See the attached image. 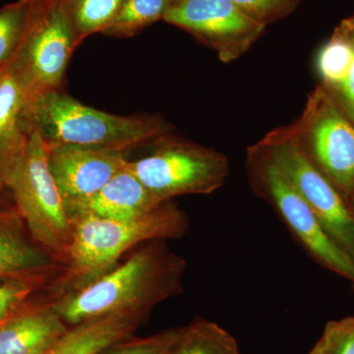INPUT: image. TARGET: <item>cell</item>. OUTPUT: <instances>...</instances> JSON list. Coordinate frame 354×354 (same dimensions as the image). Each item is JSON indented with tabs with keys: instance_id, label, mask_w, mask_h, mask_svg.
<instances>
[{
	"instance_id": "obj_6",
	"label": "cell",
	"mask_w": 354,
	"mask_h": 354,
	"mask_svg": "<svg viewBox=\"0 0 354 354\" xmlns=\"http://www.w3.org/2000/svg\"><path fill=\"white\" fill-rule=\"evenodd\" d=\"M127 169L158 201L220 189L230 174L227 158L213 149L167 135L146 157L129 160Z\"/></svg>"
},
{
	"instance_id": "obj_27",
	"label": "cell",
	"mask_w": 354,
	"mask_h": 354,
	"mask_svg": "<svg viewBox=\"0 0 354 354\" xmlns=\"http://www.w3.org/2000/svg\"><path fill=\"white\" fill-rule=\"evenodd\" d=\"M346 204H348L349 209H351V214L354 216V189L348 197L346 198Z\"/></svg>"
},
{
	"instance_id": "obj_23",
	"label": "cell",
	"mask_w": 354,
	"mask_h": 354,
	"mask_svg": "<svg viewBox=\"0 0 354 354\" xmlns=\"http://www.w3.org/2000/svg\"><path fill=\"white\" fill-rule=\"evenodd\" d=\"M249 16L266 26L283 19L302 0H232Z\"/></svg>"
},
{
	"instance_id": "obj_28",
	"label": "cell",
	"mask_w": 354,
	"mask_h": 354,
	"mask_svg": "<svg viewBox=\"0 0 354 354\" xmlns=\"http://www.w3.org/2000/svg\"><path fill=\"white\" fill-rule=\"evenodd\" d=\"M3 189H6V188L4 187L3 184H2L1 181H0V194H1V192L3 191Z\"/></svg>"
},
{
	"instance_id": "obj_3",
	"label": "cell",
	"mask_w": 354,
	"mask_h": 354,
	"mask_svg": "<svg viewBox=\"0 0 354 354\" xmlns=\"http://www.w3.org/2000/svg\"><path fill=\"white\" fill-rule=\"evenodd\" d=\"M26 129L37 130L46 144L127 153L169 135L162 118L115 115L97 111L62 92L50 91L25 106Z\"/></svg>"
},
{
	"instance_id": "obj_1",
	"label": "cell",
	"mask_w": 354,
	"mask_h": 354,
	"mask_svg": "<svg viewBox=\"0 0 354 354\" xmlns=\"http://www.w3.org/2000/svg\"><path fill=\"white\" fill-rule=\"evenodd\" d=\"M165 241L146 242L123 264L62 295L53 309L72 325L120 312L149 316L156 305L183 292L185 261Z\"/></svg>"
},
{
	"instance_id": "obj_26",
	"label": "cell",
	"mask_w": 354,
	"mask_h": 354,
	"mask_svg": "<svg viewBox=\"0 0 354 354\" xmlns=\"http://www.w3.org/2000/svg\"><path fill=\"white\" fill-rule=\"evenodd\" d=\"M30 290L23 285H0V322L12 314Z\"/></svg>"
},
{
	"instance_id": "obj_4",
	"label": "cell",
	"mask_w": 354,
	"mask_h": 354,
	"mask_svg": "<svg viewBox=\"0 0 354 354\" xmlns=\"http://www.w3.org/2000/svg\"><path fill=\"white\" fill-rule=\"evenodd\" d=\"M24 147L0 171L34 239L53 257L66 259L72 225L48 165V145L29 129Z\"/></svg>"
},
{
	"instance_id": "obj_16",
	"label": "cell",
	"mask_w": 354,
	"mask_h": 354,
	"mask_svg": "<svg viewBox=\"0 0 354 354\" xmlns=\"http://www.w3.org/2000/svg\"><path fill=\"white\" fill-rule=\"evenodd\" d=\"M165 354H241L234 337L218 324L194 321L174 330Z\"/></svg>"
},
{
	"instance_id": "obj_7",
	"label": "cell",
	"mask_w": 354,
	"mask_h": 354,
	"mask_svg": "<svg viewBox=\"0 0 354 354\" xmlns=\"http://www.w3.org/2000/svg\"><path fill=\"white\" fill-rule=\"evenodd\" d=\"M78 48L68 20L53 0H32L29 26L17 55L7 68L24 94L26 106L59 90Z\"/></svg>"
},
{
	"instance_id": "obj_9",
	"label": "cell",
	"mask_w": 354,
	"mask_h": 354,
	"mask_svg": "<svg viewBox=\"0 0 354 354\" xmlns=\"http://www.w3.org/2000/svg\"><path fill=\"white\" fill-rule=\"evenodd\" d=\"M293 128L313 164L344 199L354 189V122L334 95L318 86Z\"/></svg>"
},
{
	"instance_id": "obj_8",
	"label": "cell",
	"mask_w": 354,
	"mask_h": 354,
	"mask_svg": "<svg viewBox=\"0 0 354 354\" xmlns=\"http://www.w3.org/2000/svg\"><path fill=\"white\" fill-rule=\"evenodd\" d=\"M257 145L304 197L330 239L354 260V216L342 193L310 160L292 125L269 133Z\"/></svg>"
},
{
	"instance_id": "obj_13",
	"label": "cell",
	"mask_w": 354,
	"mask_h": 354,
	"mask_svg": "<svg viewBox=\"0 0 354 354\" xmlns=\"http://www.w3.org/2000/svg\"><path fill=\"white\" fill-rule=\"evenodd\" d=\"M147 317L120 312L83 321L67 330L41 354H101L113 344L130 339Z\"/></svg>"
},
{
	"instance_id": "obj_11",
	"label": "cell",
	"mask_w": 354,
	"mask_h": 354,
	"mask_svg": "<svg viewBox=\"0 0 354 354\" xmlns=\"http://www.w3.org/2000/svg\"><path fill=\"white\" fill-rule=\"evenodd\" d=\"M48 165L65 206L92 196L127 169V153L46 144Z\"/></svg>"
},
{
	"instance_id": "obj_2",
	"label": "cell",
	"mask_w": 354,
	"mask_h": 354,
	"mask_svg": "<svg viewBox=\"0 0 354 354\" xmlns=\"http://www.w3.org/2000/svg\"><path fill=\"white\" fill-rule=\"evenodd\" d=\"M70 221L71 239L65 259L68 269L57 285L60 297L80 290L108 272L133 247L179 239L189 228L187 216L171 201L129 220L85 216Z\"/></svg>"
},
{
	"instance_id": "obj_15",
	"label": "cell",
	"mask_w": 354,
	"mask_h": 354,
	"mask_svg": "<svg viewBox=\"0 0 354 354\" xmlns=\"http://www.w3.org/2000/svg\"><path fill=\"white\" fill-rule=\"evenodd\" d=\"M26 101L12 73H0V171L22 150L28 134L25 127Z\"/></svg>"
},
{
	"instance_id": "obj_25",
	"label": "cell",
	"mask_w": 354,
	"mask_h": 354,
	"mask_svg": "<svg viewBox=\"0 0 354 354\" xmlns=\"http://www.w3.org/2000/svg\"><path fill=\"white\" fill-rule=\"evenodd\" d=\"M342 22L346 26L351 41H353V59L344 85L342 86L337 94L333 95L344 109V113L348 114V118L354 122V15L342 20Z\"/></svg>"
},
{
	"instance_id": "obj_18",
	"label": "cell",
	"mask_w": 354,
	"mask_h": 354,
	"mask_svg": "<svg viewBox=\"0 0 354 354\" xmlns=\"http://www.w3.org/2000/svg\"><path fill=\"white\" fill-rule=\"evenodd\" d=\"M68 20L77 46L113 19L121 0H55Z\"/></svg>"
},
{
	"instance_id": "obj_17",
	"label": "cell",
	"mask_w": 354,
	"mask_h": 354,
	"mask_svg": "<svg viewBox=\"0 0 354 354\" xmlns=\"http://www.w3.org/2000/svg\"><path fill=\"white\" fill-rule=\"evenodd\" d=\"M55 257L15 230L0 225V276L39 274L55 267Z\"/></svg>"
},
{
	"instance_id": "obj_24",
	"label": "cell",
	"mask_w": 354,
	"mask_h": 354,
	"mask_svg": "<svg viewBox=\"0 0 354 354\" xmlns=\"http://www.w3.org/2000/svg\"><path fill=\"white\" fill-rule=\"evenodd\" d=\"M174 334V330H171L145 339L130 337L113 344L101 354H165Z\"/></svg>"
},
{
	"instance_id": "obj_5",
	"label": "cell",
	"mask_w": 354,
	"mask_h": 354,
	"mask_svg": "<svg viewBox=\"0 0 354 354\" xmlns=\"http://www.w3.org/2000/svg\"><path fill=\"white\" fill-rule=\"evenodd\" d=\"M247 169L253 189L274 207L305 251L354 285L353 258L330 239L304 197L259 145L249 150Z\"/></svg>"
},
{
	"instance_id": "obj_19",
	"label": "cell",
	"mask_w": 354,
	"mask_h": 354,
	"mask_svg": "<svg viewBox=\"0 0 354 354\" xmlns=\"http://www.w3.org/2000/svg\"><path fill=\"white\" fill-rule=\"evenodd\" d=\"M353 59V46L344 23L335 28L329 41L324 44L317 57V69L323 87L332 95L344 85Z\"/></svg>"
},
{
	"instance_id": "obj_29",
	"label": "cell",
	"mask_w": 354,
	"mask_h": 354,
	"mask_svg": "<svg viewBox=\"0 0 354 354\" xmlns=\"http://www.w3.org/2000/svg\"><path fill=\"white\" fill-rule=\"evenodd\" d=\"M53 1H55V0H53Z\"/></svg>"
},
{
	"instance_id": "obj_21",
	"label": "cell",
	"mask_w": 354,
	"mask_h": 354,
	"mask_svg": "<svg viewBox=\"0 0 354 354\" xmlns=\"http://www.w3.org/2000/svg\"><path fill=\"white\" fill-rule=\"evenodd\" d=\"M32 0H18L0 8V73L12 64L27 32Z\"/></svg>"
},
{
	"instance_id": "obj_12",
	"label": "cell",
	"mask_w": 354,
	"mask_h": 354,
	"mask_svg": "<svg viewBox=\"0 0 354 354\" xmlns=\"http://www.w3.org/2000/svg\"><path fill=\"white\" fill-rule=\"evenodd\" d=\"M162 203L127 167L92 196L70 203L65 208L69 220L91 216L118 221L145 215Z\"/></svg>"
},
{
	"instance_id": "obj_20",
	"label": "cell",
	"mask_w": 354,
	"mask_h": 354,
	"mask_svg": "<svg viewBox=\"0 0 354 354\" xmlns=\"http://www.w3.org/2000/svg\"><path fill=\"white\" fill-rule=\"evenodd\" d=\"M169 0H121L113 19L102 31L106 36L129 38L164 20Z\"/></svg>"
},
{
	"instance_id": "obj_10",
	"label": "cell",
	"mask_w": 354,
	"mask_h": 354,
	"mask_svg": "<svg viewBox=\"0 0 354 354\" xmlns=\"http://www.w3.org/2000/svg\"><path fill=\"white\" fill-rule=\"evenodd\" d=\"M162 21L189 32L225 64L250 50L267 27L232 0H169Z\"/></svg>"
},
{
	"instance_id": "obj_22",
	"label": "cell",
	"mask_w": 354,
	"mask_h": 354,
	"mask_svg": "<svg viewBox=\"0 0 354 354\" xmlns=\"http://www.w3.org/2000/svg\"><path fill=\"white\" fill-rule=\"evenodd\" d=\"M309 354H354V316L328 322Z\"/></svg>"
},
{
	"instance_id": "obj_14",
	"label": "cell",
	"mask_w": 354,
	"mask_h": 354,
	"mask_svg": "<svg viewBox=\"0 0 354 354\" xmlns=\"http://www.w3.org/2000/svg\"><path fill=\"white\" fill-rule=\"evenodd\" d=\"M53 305L11 314L0 322V354H41L64 334Z\"/></svg>"
}]
</instances>
